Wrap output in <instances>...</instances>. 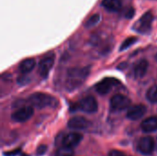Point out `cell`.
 <instances>
[{
	"label": "cell",
	"instance_id": "obj_1",
	"mask_svg": "<svg viewBox=\"0 0 157 156\" xmlns=\"http://www.w3.org/2000/svg\"><path fill=\"white\" fill-rule=\"evenodd\" d=\"M90 72L88 66L83 68H72L69 69L65 80V87L69 91L75 90L78 88L87 78Z\"/></svg>",
	"mask_w": 157,
	"mask_h": 156
},
{
	"label": "cell",
	"instance_id": "obj_2",
	"mask_svg": "<svg viewBox=\"0 0 157 156\" xmlns=\"http://www.w3.org/2000/svg\"><path fill=\"white\" fill-rule=\"evenodd\" d=\"M29 101L33 107L37 108H52L57 106V100L53 97L44 93H34L30 95Z\"/></svg>",
	"mask_w": 157,
	"mask_h": 156
},
{
	"label": "cell",
	"instance_id": "obj_3",
	"mask_svg": "<svg viewBox=\"0 0 157 156\" xmlns=\"http://www.w3.org/2000/svg\"><path fill=\"white\" fill-rule=\"evenodd\" d=\"M153 20H154V16H153L152 12L148 11V12L144 13L141 17V18L135 23L133 29L138 32L147 33L151 29Z\"/></svg>",
	"mask_w": 157,
	"mask_h": 156
},
{
	"label": "cell",
	"instance_id": "obj_4",
	"mask_svg": "<svg viewBox=\"0 0 157 156\" xmlns=\"http://www.w3.org/2000/svg\"><path fill=\"white\" fill-rule=\"evenodd\" d=\"M77 108L86 113H95L98 110V102L94 97H86L79 101Z\"/></svg>",
	"mask_w": 157,
	"mask_h": 156
},
{
	"label": "cell",
	"instance_id": "obj_5",
	"mask_svg": "<svg viewBox=\"0 0 157 156\" xmlns=\"http://www.w3.org/2000/svg\"><path fill=\"white\" fill-rule=\"evenodd\" d=\"M131 106V99L123 95H115L110 99V107L114 110H124Z\"/></svg>",
	"mask_w": 157,
	"mask_h": 156
},
{
	"label": "cell",
	"instance_id": "obj_6",
	"mask_svg": "<svg viewBox=\"0 0 157 156\" xmlns=\"http://www.w3.org/2000/svg\"><path fill=\"white\" fill-rule=\"evenodd\" d=\"M118 82L119 81H117L114 78H110V77L104 78L103 80H101L96 85V91L100 95H106L111 91L113 86H116Z\"/></svg>",
	"mask_w": 157,
	"mask_h": 156
},
{
	"label": "cell",
	"instance_id": "obj_7",
	"mask_svg": "<svg viewBox=\"0 0 157 156\" xmlns=\"http://www.w3.org/2000/svg\"><path fill=\"white\" fill-rule=\"evenodd\" d=\"M154 150H155V141L152 137L146 136L139 141L138 151L141 154L144 155H149L154 152Z\"/></svg>",
	"mask_w": 157,
	"mask_h": 156
},
{
	"label": "cell",
	"instance_id": "obj_8",
	"mask_svg": "<svg viewBox=\"0 0 157 156\" xmlns=\"http://www.w3.org/2000/svg\"><path fill=\"white\" fill-rule=\"evenodd\" d=\"M33 115V108L31 107H23L12 114L13 120L17 122H24L29 120Z\"/></svg>",
	"mask_w": 157,
	"mask_h": 156
},
{
	"label": "cell",
	"instance_id": "obj_9",
	"mask_svg": "<svg viewBox=\"0 0 157 156\" xmlns=\"http://www.w3.org/2000/svg\"><path fill=\"white\" fill-rule=\"evenodd\" d=\"M146 107L143 104H138L135 106L131 107L127 111V118L131 120H140L144 116L146 113Z\"/></svg>",
	"mask_w": 157,
	"mask_h": 156
},
{
	"label": "cell",
	"instance_id": "obj_10",
	"mask_svg": "<svg viewBox=\"0 0 157 156\" xmlns=\"http://www.w3.org/2000/svg\"><path fill=\"white\" fill-rule=\"evenodd\" d=\"M54 63L53 55H50L42 59L39 63V74L41 77H46L52 70Z\"/></svg>",
	"mask_w": 157,
	"mask_h": 156
},
{
	"label": "cell",
	"instance_id": "obj_11",
	"mask_svg": "<svg viewBox=\"0 0 157 156\" xmlns=\"http://www.w3.org/2000/svg\"><path fill=\"white\" fill-rule=\"evenodd\" d=\"M90 122L83 117H74L68 121V128L74 131H83L89 127Z\"/></svg>",
	"mask_w": 157,
	"mask_h": 156
},
{
	"label": "cell",
	"instance_id": "obj_12",
	"mask_svg": "<svg viewBox=\"0 0 157 156\" xmlns=\"http://www.w3.org/2000/svg\"><path fill=\"white\" fill-rule=\"evenodd\" d=\"M83 139L82 134L78 132H71L66 134L63 139V145L69 147V148H74L76 145H78Z\"/></svg>",
	"mask_w": 157,
	"mask_h": 156
},
{
	"label": "cell",
	"instance_id": "obj_13",
	"mask_svg": "<svg viewBox=\"0 0 157 156\" xmlns=\"http://www.w3.org/2000/svg\"><path fill=\"white\" fill-rule=\"evenodd\" d=\"M141 128L147 133L157 131V117H149L144 120L141 124Z\"/></svg>",
	"mask_w": 157,
	"mask_h": 156
},
{
	"label": "cell",
	"instance_id": "obj_14",
	"mask_svg": "<svg viewBox=\"0 0 157 156\" xmlns=\"http://www.w3.org/2000/svg\"><path fill=\"white\" fill-rule=\"evenodd\" d=\"M148 66H149V63L146 60H141L140 62H138L135 66H134V76L136 78H142L144 77L146 73H147V70H148Z\"/></svg>",
	"mask_w": 157,
	"mask_h": 156
},
{
	"label": "cell",
	"instance_id": "obj_15",
	"mask_svg": "<svg viewBox=\"0 0 157 156\" xmlns=\"http://www.w3.org/2000/svg\"><path fill=\"white\" fill-rule=\"evenodd\" d=\"M35 65H36V63H35L34 59L29 58V59H26L20 63V64L18 66V70L22 74H28L34 69Z\"/></svg>",
	"mask_w": 157,
	"mask_h": 156
},
{
	"label": "cell",
	"instance_id": "obj_16",
	"mask_svg": "<svg viewBox=\"0 0 157 156\" xmlns=\"http://www.w3.org/2000/svg\"><path fill=\"white\" fill-rule=\"evenodd\" d=\"M102 6L110 12H117L121 8V0H103Z\"/></svg>",
	"mask_w": 157,
	"mask_h": 156
},
{
	"label": "cell",
	"instance_id": "obj_17",
	"mask_svg": "<svg viewBox=\"0 0 157 156\" xmlns=\"http://www.w3.org/2000/svg\"><path fill=\"white\" fill-rule=\"evenodd\" d=\"M146 98L151 103H156L157 102V85L153 86L150 87V89L146 93Z\"/></svg>",
	"mask_w": 157,
	"mask_h": 156
},
{
	"label": "cell",
	"instance_id": "obj_18",
	"mask_svg": "<svg viewBox=\"0 0 157 156\" xmlns=\"http://www.w3.org/2000/svg\"><path fill=\"white\" fill-rule=\"evenodd\" d=\"M101 19V17L99 14H95L93 16H91L85 23V27L86 28H92V27H95L96 25H98V23L100 21Z\"/></svg>",
	"mask_w": 157,
	"mask_h": 156
},
{
	"label": "cell",
	"instance_id": "obj_19",
	"mask_svg": "<svg viewBox=\"0 0 157 156\" xmlns=\"http://www.w3.org/2000/svg\"><path fill=\"white\" fill-rule=\"evenodd\" d=\"M55 156H74V150L73 148L63 146L57 150Z\"/></svg>",
	"mask_w": 157,
	"mask_h": 156
},
{
	"label": "cell",
	"instance_id": "obj_20",
	"mask_svg": "<svg viewBox=\"0 0 157 156\" xmlns=\"http://www.w3.org/2000/svg\"><path fill=\"white\" fill-rule=\"evenodd\" d=\"M136 41H137V38H136V37H130V38L126 39V40L122 42V44H121V48H120V51L127 50V49L130 48L132 45H133Z\"/></svg>",
	"mask_w": 157,
	"mask_h": 156
},
{
	"label": "cell",
	"instance_id": "obj_21",
	"mask_svg": "<svg viewBox=\"0 0 157 156\" xmlns=\"http://www.w3.org/2000/svg\"><path fill=\"white\" fill-rule=\"evenodd\" d=\"M46 152H47V146H46V145H40V146H39V148L37 149L36 154H37V155L38 156H41L43 155Z\"/></svg>",
	"mask_w": 157,
	"mask_h": 156
},
{
	"label": "cell",
	"instance_id": "obj_22",
	"mask_svg": "<svg viewBox=\"0 0 157 156\" xmlns=\"http://www.w3.org/2000/svg\"><path fill=\"white\" fill-rule=\"evenodd\" d=\"M133 16H134V8L133 7H129L125 12V17L127 18H132Z\"/></svg>",
	"mask_w": 157,
	"mask_h": 156
},
{
	"label": "cell",
	"instance_id": "obj_23",
	"mask_svg": "<svg viewBox=\"0 0 157 156\" xmlns=\"http://www.w3.org/2000/svg\"><path fill=\"white\" fill-rule=\"evenodd\" d=\"M109 156H126L121 151H117V150H113L111 152H109Z\"/></svg>",
	"mask_w": 157,
	"mask_h": 156
}]
</instances>
